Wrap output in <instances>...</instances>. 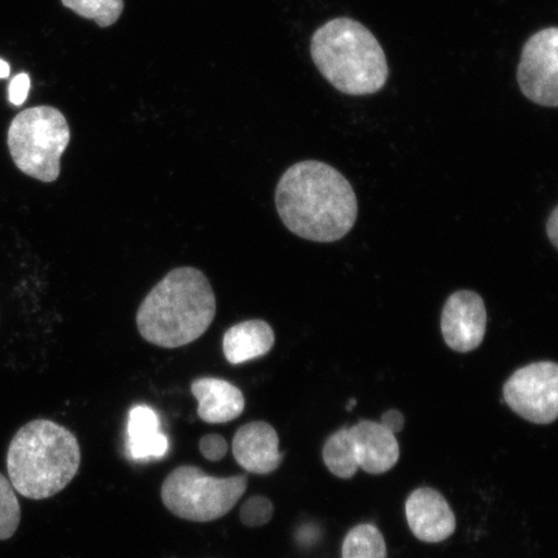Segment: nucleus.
Instances as JSON below:
<instances>
[{"label":"nucleus","mask_w":558,"mask_h":558,"mask_svg":"<svg viewBox=\"0 0 558 558\" xmlns=\"http://www.w3.org/2000/svg\"><path fill=\"white\" fill-rule=\"evenodd\" d=\"M276 207L291 233L320 243L343 239L359 215L351 183L332 166L318 160H303L282 174Z\"/></svg>","instance_id":"obj_1"},{"label":"nucleus","mask_w":558,"mask_h":558,"mask_svg":"<svg viewBox=\"0 0 558 558\" xmlns=\"http://www.w3.org/2000/svg\"><path fill=\"white\" fill-rule=\"evenodd\" d=\"M216 296L204 271L172 269L138 306L136 325L148 343L167 349L193 343L211 326Z\"/></svg>","instance_id":"obj_2"},{"label":"nucleus","mask_w":558,"mask_h":558,"mask_svg":"<svg viewBox=\"0 0 558 558\" xmlns=\"http://www.w3.org/2000/svg\"><path fill=\"white\" fill-rule=\"evenodd\" d=\"M78 439L62 425L38 418L13 437L7 469L13 488L23 497L41 500L54 497L72 483L81 466Z\"/></svg>","instance_id":"obj_3"},{"label":"nucleus","mask_w":558,"mask_h":558,"mask_svg":"<svg viewBox=\"0 0 558 558\" xmlns=\"http://www.w3.org/2000/svg\"><path fill=\"white\" fill-rule=\"evenodd\" d=\"M314 65L341 94L367 96L379 93L388 81L386 52L365 25L338 17L318 27L311 39Z\"/></svg>","instance_id":"obj_4"},{"label":"nucleus","mask_w":558,"mask_h":558,"mask_svg":"<svg viewBox=\"0 0 558 558\" xmlns=\"http://www.w3.org/2000/svg\"><path fill=\"white\" fill-rule=\"evenodd\" d=\"M70 143L66 118L52 107L21 111L9 130V149L21 172L41 183H53L61 172V156Z\"/></svg>","instance_id":"obj_5"},{"label":"nucleus","mask_w":558,"mask_h":558,"mask_svg":"<svg viewBox=\"0 0 558 558\" xmlns=\"http://www.w3.org/2000/svg\"><path fill=\"white\" fill-rule=\"evenodd\" d=\"M246 476L218 478L193 465H181L166 477L162 501L181 520L211 522L225 518L247 490Z\"/></svg>","instance_id":"obj_6"},{"label":"nucleus","mask_w":558,"mask_h":558,"mask_svg":"<svg viewBox=\"0 0 558 558\" xmlns=\"http://www.w3.org/2000/svg\"><path fill=\"white\" fill-rule=\"evenodd\" d=\"M323 458L327 470L339 478H352L360 469L381 474L399 462L400 445L380 423L361 421L327 438Z\"/></svg>","instance_id":"obj_7"},{"label":"nucleus","mask_w":558,"mask_h":558,"mask_svg":"<svg viewBox=\"0 0 558 558\" xmlns=\"http://www.w3.org/2000/svg\"><path fill=\"white\" fill-rule=\"evenodd\" d=\"M505 401L515 414L534 424L554 423L558 415V366L535 362L514 372L504 387Z\"/></svg>","instance_id":"obj_8"},{"label":"nucleus","mask_w":558,"mask_h":558,"mask_svg":"<svg viewBox=\"0 0 558 558\" xmlns=\"http://www.w3.org/2000/svg\"><path fill=\"white\" fill-rule=\"evenodd\" d=\"M558 29L536 32L522 47L518 83L527 100L544 108L558 105Z\"/></svg>","instance_id":"obj_9"},{"label":"nucleus","mask_w":558,"mask_h":558,"mask_svg":"<svg viewBox=\"0 0 558 558\" xmlns=\"http://www.w3.org/2000/svg\"><path fill=\"white\" fill-rule=\"evenodd\" d=\"M487 313L483 298L477 292L460 290L446 302L441 317L445 343L452 351L470 353L483 343Z\"/></svg>","instance_id":"obj_10"},{"label":"nucleus","mask_w":558,"mask_h":558,"mask_svg":"<svg viewBox=\"0 0 558 558\" xmlns=\"http://www.w3.org/2000/svg\"><path fill=\"white\" fill-rule=\"evenodd\" d=\"M411 533L425 543L444 542L456 533L457 519L448 500L435 488L421 487L404 506Z\"/></svg>","instance_id":"obj_11"},{"label":"nucleus","mask_w":558,"mask_h":558,"mask_svg":"<svg viewBox=\"0 0 558 558\" xmlns=\"http://www.w3.org/2000/svg\"><path fill=\"white\" fill-rule=\"evenodd\" d=\"M232 445L236 463L250 473L269 474L283 462L277 430L269 423L244 424L236 430Z\"/></svg>","instance_id":"obj_12"},{"label":"nucleus","mask_w":558,"mask_h":558,"mask_svg":"<svg viewBox=\"0 0 558 558\" xmlns=\"http://www.w3.org/2000/svg\"><path fill=\"white\" fill-rule=\"evenodd\" d=\"M191 389L198 401V416L208 424L234 421L241 416L246 404L240 388L219 378L195 379Z\"/></svg>","instance_id":"obj_13"},{"label":"nucleus","mask_w":558,"mask_h":558,"mask_svg":"<svg viewBox=\"0 0 558 558\" xmlns=\"http://www.w3.org/2000/svg\"><path fill=\"white\" fill-rule=\"evenodd\" d=\"M275 331L265 320H243L225 333L222 352L229 364L241 365L268 354L275 347Z\"/></svg>","instance_id":"obj_14"},{"label":"nucleus","mask_w":558,"mask_h":558,"mask_svg":"<svg viewBox=\"0 0 558 558\" xmlns=\"http://www.w3.org/2000/svg\"><path fill=\"white\" fill-rule=\"evenodd\" d=\"M128 434L130 457L136 462L160 459L169 451V439L160 430L159 417L148 407L140 404L130 411Z\"/></svg>","instance_id":"obj_15"},{"label":"nucleus","mask_w":558,"mask_h":558,"mask_svg":"<svg viewBox=\"0 0 558 558\" xmlns=\"http://www.w3.org/2000/svg\"><path fill=\"white\" fill-rule=\"evenodd\" d=\"M343 558H388L387 544L380 530L369 523L355 526L345 536Z\"/></svg>","instance_id":"obj_16"},{"label":"nucleus","mask_w":558,"mask_h":558,"mask_svg":"<svg viewBox=\"0 0 558 558\" xmlns=\"http://www.w3.org/2000/svg\"><path fill=\"white\" fill-rule=\"evenodd\" d=\"M76 15L96 21L101 27L114 25L121 17L123 0H61Z\"/></svg>","instance_id":"obj_17"},{"label":"nucleus","mask_w":558,"mask_h":558,"mask_svg":"<svg viewBox=\"0 0 558 558\" xmlns=\"http://www.w3.org/2000/svg\"><path fill=\"white\" fill-rule=\"evenodd\" d=\"M21 521V508L10 480L0 473V541L10 539Z\"/></svg>","instance_id":"obj_18"},{"label":"nucleus","mask_w":558,"mask_h":558,"mask_svg":"<svg viewBox=\"0 0 558 558\" xmlns=\"http://www.w3.org/2000/svg\"><path fill=\"white\" fill-rule=\"evenodd\" d=\"M274 504L263 495H255V497L244 501L240 519L244 526L260 527L267 525L274 519Z\"/></svg>","instance_id":"obj_19"},{"label":"nucleus","mask_w":558,"mask_h":558,"mask_svg":"<svg viewBox=\"0 0 558 558\" xmlns=\"http://www.w3.org/2000/svg\"><path fill=\"white\" fill-rule=\"evenodd\" d=\"M229 450L227 439L218 434L206 435L201 438L199 451L209 462H220Z\"/></svg>","instance_id":"obj_20"},{"label":"nucleus","mask_w":558,"mask_h":558,"mask_svg":"<svg viewBox=\"0 0 558 558\" xmlns=\"http://www.w3.org/2000/svg\"><path fill=\"white\" fill-rule=\"evenodd\" d=\"M31 85L29 75L25 73L16 75L10 85V101L16 107L23 105L29 95Z\"/></svg>","instance_id":"obj_21"},{"label":"nucleus","mask_w":558,"mask_h":558,"mask_svg":"<svg viewBox=\"0 0 558 558\" xmlns=\"http://www.w3.org/2000/svg\"><path fill=\"white\" fill-rule=\"evenodd\" d=\"M380 424L396 436L404 428V416L399 410H388L383 414Z\"/></svg>","instance_id":"obj_22"},{"label":"nucleus","mask_w":558,"mask_h":558,"mask_svg":"<svg viewBox=\"0 0 558 558\" xmlns=\"http://www.w3.org/2000/svg\"><path fill=\"white\" fill-rule=\"evenodd\" d=\"M547 234L550 242H553L554 246L558 247V208L556 207L550 214L549 219L547 221Z\"/></svg>","instance_id":"obj_23"},{"label":"nucleus","mask_w":558,"mask_h":558,"mask_svg":"<svg viewBox=\"0 0 558 558\" xmlns=\"http://www.w3.org/2000/svg\"><path fill=\"white\" fill-rule=\"evenodd\" d=\"M11 73L10 65L2 59H0V80L9 78Z\"/></svg>","instance_id":"obj_24"},{"label":"nucleus","mask_w":558,"mask_h":558,"mask_svg":"<svg viewBox=\"0 0 558 558\" xmlns=\"http://www.w3.org/2000/svg\"><path fill=\"white\" fill-rule=\"evenodd\" d=\"M354 407H355V401H354V400L349 401V404H348L347 410H351V409H353Z\"/></svg>","instance_id":"obj_25"}]
</instances>
